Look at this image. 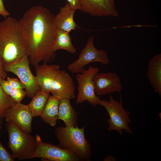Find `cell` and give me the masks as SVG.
<instances>
[{"label":"cell","instance_id":"obj_1","mask_svg":"<svg viewBox=\"0 0 161 161\" xmlns=\"http://www.w3.org/2000/svg\"><path fill=\"white\" fill-rule=\"evenodd\" d=\"M55 15L41 5L32 7L19 20L27 40L30 63L51 62L56 57L53 49L57 31Z\"/></svg>","mask_w":161,"mask_h":161},{"label":"cell","instance_id":"obj_2","mask_svg":"<svg viewBox=\"0 0 161 161\" xmlns=\"http://www.w3.org/2000/svg\"><path fill=\"white\" fill-rule=\"evenodd\" d=\"M28 56L27 40L22 27L15 18L0 21V60L4 65Z\"/></svg>","mask_w":161,"mask_h":161},{"label":"cell","instance_id":"obj_3","mask_svg":"<svg viewBox=\"0 0 161 161\" xmlns=\"http://www.w3.org/2000/svg\"><path fill=\"white\" fill-rule=\"evenodd\" d=\"M58 65H48L46 62L35 66L36 76L40 90L60 100L72 99L75 97L73 79L66 70H61Z\"/></svg>","mask_w":161,"mask_h":161},{"label":"cell","instance_id":"obj_4","mask_svg":"<svg viewBox=\"0 0 161 161\" xmlns=\"http://www.w3.org/2000/svg\"><path fill=\"white\" fill-rule=\"evenodd\" d=\"M85 126L79 128L75 127L59 126L55 130L59 142L58 146L67 150L81 159L89 161L91 158V145L86 139L84 134Z\"/></svg>","mask_w":161,"mask_h":161},{"label":"cell","instance_id":"obj_5","mask_svg":"<svg viewBox=\"0 0 161 161\" xmlns=\"http://www.w3.org/2000/svg\"><path fill=\"white\" fill-rule=\"evenodd\" d=\"M6 121L8 147L14 157L20 160L31 159L37 147L35 137L21 130L11 121Z\"/></svg>","mask_w":161,"mask_h":161},{"label":"cell","instance_id":"obj_6","mask_svg":"<svg viewBox=\"0 0 161 161\" xmlns=\"http://www.w3.org/2000/svg\"><path fill=\"white\" fill-rule=\"evenodd\" d=\"M99 105L104 107L109 114V118L107 120L108 131H115L120 135L123 134V130L130 134L132 133L129 125L131 123L129 117L130 112L123 107L121 95L120 101L110 95L108 100H100Z\"/></svg>","mask_w":161,"mask_h":161},{"label":"cell","instance_id":"obj_7","mask_svg":"<svg viewBox=\"0 0 161 161\" xmlns=\"http://www.w3.org/2000/svg\"><path fill=\"white\" fill-rule=\"evenodd\" d=\"M27 55L23 56L15 61L4 65V68L7 72H12L19 78L23 84L26 95L32 98L39 89L36 77L32 73L29 65Z\"/></svg>","mask_w":161,"mask_h":161},{"label":"cell","instance_id":"obj_8","mask_svg":"<svg viewBox=\"0 0 161 161\" xmlns=\"http://www.w3.org/2000/svg\"><path fill=\"white\" fill-rule=\"evenodd\" d=\"M99 71L98 67L90 65L87 69H84L82 72L76 73L75 77L78 84L77 104L87 101L94 107L99 105L100 99L95 93L93 81L94 75Z\"/></svg>","mask_w":161,"mask_h":161},{"label":"cell","instance_id":"obj_9","mask_svg":"<svg viewBox=\"0 0 161 161\" xmlns=\"http://www.w3.org/2000/svg\"><path fill=\"white\" fill-rule=\"evenodd\" d=\"M95 62L105 65L109 63V60L105 51L98 50L95 47L94 38L92 36L88 39L85 46L81 50L77 59L69 64L67 68L73 73H81L86 65Z\"/></svg>","mask_w":161,"mask_h":161},{"label":"cell","instance_id":"obj_10","mask_svg":"<svg viewBox=\"0 0 161 161\" xmlns=\"http://www.w3.org/2000/svg\"><path fill=\"white\" fill-rule=\"evenodd\" d=\"M35 138L37 147L31 159L40 158L49 161H77L80 159L70 151L58 145L42 141L38 134L36 135Z\"/></svg>","mask_w":161,"mask_h":161},{"label":"cell","instance_id":"obj_11","mask_svg":"<svg viewBox=\"0 0 161 161\" xmlns=\"http://www.w3.org/2000/svg\"><path fill=\"white\" fill-rule=\"evenodd\" d=\"M33 117L28 105L16 104L7 109L4 118L10 121L22 131L28 133L32 131L31 122Z\"/></svg>","mask_w":161,"mask_h":161},{"label":"cell","instance_id":"obj_12","mask_svg":"<svg viewBox=\"0 0 161 161\" xmlns=\"http://www.w3.org/2000/svg\"><path fill=\"white\" fill-rule=\"evenodd\" d=\"M93 81L95 93L98 95L120 92L122 90L120 78L114 72H98L94 75Z\"/></svg>","mask_w":161,"mask_h":161},{"label":"cell","instance_id":"obj_13","mask_svg":"<svg viewBox=\"0 0 161 161\" xmlns=\"http://www.w3.org/2000/svg\"><path fill=\"white\" fill-rule=\"evenodd\" d=\"M80 10L93 16L117 17L114 0H79Z\"/></svg>","mask_w":161,"mask_h":161},{"label":"cell","instance_id":"obj_14","mask_svg":"<svg viewBox=\"0 0 161 161\" xmlns=\"http://www.w3.org/2000/svg\"><path fill=\"white\" fill-rule=\"evenodd\" d=\"M76 10L68 2L61 7L59 12L55 16V21L58 29L69 33L75 30L78 27L74 20V15Z\"/></svg>","mask_w":161,"mask_h":161},{"label":"cell","instance_id":"obj_15","mask_svg":"<svg viewBox=\"0 0 161 161\" xmlns=\"http://www.w3.org/2000/svg\"><path fill=\"white\" fill-rule=\"evenodd\" d=\"M147 76L152 87L161 96V54H157L149 61Z\"/></svg>","mask_w":161,"mask_h":161},{"label":"cell","instance_id":"obj_16","mask_svg":"<svg viewBox=\"0 0 161 161\" xmlns=\"http://www.w3.org/2000/svg\"><path fill=\"white\" fill-rule=\"evenodd\" d=\"M70 100L66 98L60 100L58 119L62 120L66 127H75L78 126V114L72 106Z\"/></svg>","mask_w":161,"mask_h":161},{"label":"cell","instance_id":"obj_17","mask_svg":"<svg viewBox=\"0 0 161 161\" xmlns=\"http://www.w3.org/2000/svg\"><path fill=\"white\" fill-rule=\"evenodd\" d=\"M60 100L57 97L50 95L41 116L44 122L52 126H55L58 119Z\"/></svg>","mask_w":161,"mask_h":161},{"label":"cell","instance_id":"obj_18","mask_svg":"<svg viewBox=\"0 0 161 161\" xmlns=\"http://www.w3.org/2000/svg\"><path fill=\"white\" fill-rule=\"evenodd\" d=\"M53 49L55 52L58 50L62 49L72 54L77 52V49L72 43L69 33L58 29Z\"/></svg>","mask_w":161,"mask_h":161},{"label":"cell","instance_id":"obj_19","mask_svg":"<svg viewBox=\"0 0 161 161\" xmlns=\"http://www.w3.org/2000/svg\"><path fill=\"white\" fill-rule=\"evenodd\" d=\"M50 95L49 93L40 90L32 98L30 103L28 105L33 117L41 115Z\"/></svg>","mask_w":161,"mask_h":161},{"label":"cell","instance_id":"obj_20","mask_svg":"<svg viewBox=\"0 0 161 161\" xmlns=\"http://www.w3.org/2000/svg\"><path fill=\"white\" fill-rule=\"evenodd\" d=\"M16 103L9 95L4 92L0 85V120H2L7 109L15 105Z\"/></svg>","mask_w":161,"mask_h":161},{"label":"cell","instance_id":"obj_21","mask_svg":"<svg viewBox=\"0 0 161 161\" xmlns=\"http://www.w3.org/2000/svg\"><path fill=\"white\" fill-rule=\"evenodd\" d=\"M10 95L16 103H21L22 100L26 95V93L23 89H13Z\"/></svg>","mask_w":161,"mask_h":161},{"label":"cell","instance_id":"obj_22","mask_svg":"<svg viewBox=\"0 0 161 161\" xmlns=\"http://www.w3.org/2000/svg\"><path fill=\"white\" fill-rule=\"evenodd\" d=\"M15 158L2 145L0 141V161H13Z\"/></svg>","mask_w":161,"mask_h":161},{"label":"cell","instance_id":"obj_23","mask_svg":"<svg viewBox=\"0 0 161 161\" xmlns=\"http://www.w3.org/2000/svg\"><path fill=\"white\" fill-rule=\"evenodd\" d=\"M6 80L13 89H24L23 84L17 78L8 77L7 78Z\"/></svg>","mask_w":161,"mask_h":161},{"label":"cell","instance_id":"obj_24","mask_svg":"<svg viewBox=\"0 0 161 161\" xmlns=\"http://www.w3.org/2000/svg\"><path fill=\"white\" fill-rule=\"evenodd\" d=\"M0 85L4 92L7 94L10 95L13 88L6 80L1 77H0Z\"/></svg>","mask_w":161,"mask_h":161},{"label":"cell","instance_id":"obj_25","mask_svg":"<svg viewBox=\"0 0 161 161\" xmlns=\"http://www.w3.org/2000/svg\"><path fill=\"white\" fill-rule=\"evenodd\" d=\"M0 15L5 18L10 15L9 12L4 7L3 0H0Z\"/></svg>","mask_w":161,"mask_h":161},{"label":"cell","instance_id":"obj_26","mask_svg":"<svg viewBox=\"0 0 161 161\" xmlns=\"http://www.w3.org/2000/svg\"><path fill=\"white\" fill-rule=\"evenodd\" d=\"M71 6L75 10H80L81 4L79 0H66Z\"/></svg>","mask_w":161,"mask_h":161},{"label":"cell","instance_id":"obj_27","mask_svg":"<svg viewBox=\"0 0 161 161\" xmlns=\"http://www.w3.org/2000/svg\"><path fill=\"white\" fill-rule=\"evenodd\" d=\"M7 76L6 72L4 68V65L0 60V77L5 79Z\"/></svg>","mask_w":161,"mask_h":161},{"label":"cell","instance_id":"obj_28","mask_svg":"<svg viewBox=\"0 0 161 161\" xmlns=\"http://www.w3.org/2000/svg\"><path fill=\"white\" fill-rule=\"evenodd\" d=\"M104 160L105 161H114L115 159L113 157L109 156L106 158Z\"/></svg>","mask_w":161,"mask_h":161},{"label":"cell","instance_id":"obj_29","mask_svg":"<svg viewBox=\"0 0 161 161\" xmlns=\"http://www.w3.org/2000/svg\"><path fill=\"white\" fill-rule=\"evenodd\" d=\"M2 120L0 119V131L2 127Z\"/></svg>","mask_w":161,"mask_h":161}]
</instances>
